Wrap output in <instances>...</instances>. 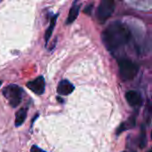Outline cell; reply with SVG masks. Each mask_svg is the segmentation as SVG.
<instances>
[{
    "label": "cell",
    "instance_id": "cell-3",
    "mask_svg": "<svg viewBox=\"0 0 152 152\" xmlns=\"http://www.w3.org/2000/svg\"><path fill=\"white\" fill-rule=\"evenodd\" d=\"M23 90L17 85H9L3 90V95L12 108H16L21 102Z\"/></svg>",
    "mask_w": 152,
    "mask_h": 152
},
{
    "label": "cell",
    "instance_id": "cell-15",
    "mask_svg": "<svg viewBox=\"0 0 152 152\" xmlns=\"http://www.w3.org/2000/svg\"><path fill=\"white\" fill-rule=\"evenodd\" d=\"M2 86V81H0V86Z\"/></svg>",
    "mask_w": 152,
    "mask_h": 152
},
{
    "label": "cell",
    "instance_id": "cell-9",
    "mask_svg": "<svg viewBox=\"0 0 152 152\" xmlns=\"http://www.w3.org/2000/svg\"><path fill=\"white\" fill-rule=\"evenodd\" d=\"M135 124H136V118H135V116H132L130 117L126 122L122 123L120 125V126L118 127V129L117 130V134H121L122 132L126 131V130H128V129H131V128H134L135 126Z\"/></svg>",
    "mask_w": 152,
    "mask_h": 152
},
{
    "label": "cell",
    "instance_id": "cell-13",
    "mask_svg": "<svg viewBox=\"0 0 152 152\" xmlns=\"http://www.w3.org/2000/svg\"><path fill=\"white\" fill-rule=\"evenodd\" d=\"M30 152H46V151H43L42 149L38 148L37 145H34V146H32V147H31V149H30Z\"/></svg>",
    "mask_w": 152,
    "mask_h": 152
},
{
    "label": "cell",
    "instance_id": "cell-6",
    "mask_svg": "<svg viewBox=\"0 0 152 152\" xmlns=\"http://www.w3.org/2000/svg\"><path fill=\"white\" fill-rule=\"evenodd\" d=\"M126 99L129 105L134 108H139L142 104V98L136 91H128L126 94Z\"/></svg>",
    "mask_w": 152,
    "mask_h": 152
},
{
    "label": "cell",
    "instance_id": "cell-10",
    "mask_svg": "<svg viewBox=\"0 0 152 152\" xmlns=\"http://www.w3.org/2000/svg\"><path fill=\"white\" fill-rule=\"evenodd\" d=\"M27 112H28V110L24 108L20 109V110L16 112V115H15V126L16 127L20 126L24 123L27 118Z\"/></svg>",
    "mask_w": 152,
    "mask_h": 152
},
{
    "label": "cell",
    "instance_id": "cell-1",
    "mask_svg": "<svg viewBox=\"0 0 152 152\" xmlns=\"http://www.w3.org/2000/svg\"><path fill=\"white\" fill-rule=\"evenodd\" d=\"M131 38L129 28L119 21L109 25L102 34V39L110 52H114L125 46Z\"/></svg>",
    "mask_w": 152,
    "mask_h": 152
},
{
    "label": "cell",
    "instance_id": "cell-7",
    "mask_svg": "<svg viewBox=\"0 0 152 152\" xmlns=\"http://www.w3.org/2000/svg\"><path fill=\"white\" fill-rule=\"evenodd\" d=\"M74 89H75L74 86L69 80L63 79L58 85L57 93L60 95H69L74 91Z\"/></svg>",
    "mask_w": 152,
    "mask_h": 152
},
{
    "label": "cell",
    "instance_id": "cell-16",
    "mask_svg": "<svg viewBox=\"0 0 152 152\" xmlns=\"http://www.w3.org/2000/svg\"><path fill=\"white\" fill-rule=\"evenodd\" d=\"M2 1H3V0H0V3H1V2H2Z\"/></svg>",
    "mask_w": 152,
    "mask_h": 152
},
{
    "label": "cell",
    "instance_id": "cell-17",
    "mask_svg": "<svg viewBox=\"0 0 152 152\" xmlns=\"http://www.w3.org/2000/svg\"><path fill=\"white\" fill-rule=\"evenodd\" d=\"M123 152H126V151H123Z\"/></svg>",
    "mask_w": 152,
    "mask_h": 152
},
{
    "label": "cell",
    "instance_id": "cell-14",
    "mask_svg": "<svg viewBox=\"0 0 152 152\" xmlns=\"http://www.w3.org/2000/svg\"><path fill=\"white\" fill-rule=\"evenodd\" d=\"M92 8H93V4H91V5H89V6H87L85 10H84V12H88V14H90L91 13V10H92Z\"/></svg>",
    "mask_w": 152,
    "mask_h": 152
},
{
    "label": "cell",
    "instance_id": "cell-5",
    "mask_svg": "<svg viewBox=\"0 0 152 152\" xmlns=\"http://www.w3.org/2000/svg\"><path fill=\"white\" fill-rule=\"evenodd\" d=\"M27 87L29 90H31L34 94H36L37 95H42L45 93V78L42 76L37 77L36 79L28 82L27 83Z\"/></svg>",
    "mask_w": 152,
    "mask_h": 152
},
{
    "label": "cell",
    "instance_id": "cell-2",
    "mask_svg": "<svg viewBox=\"0 0 152 152\" xmlns=\"http://www.w3.org/2000/svg\"><path fill=\"white\" fill-rule=\"evenodd\" d=\"M119 74L124 81H129L135 77L138 73V66L130 60L122 59L118 61Z\"/></svg>",
    "mask_w": 152,
    "mask_h": 152
},
{
    "label": "cell",
    "instance_id": "cell-11",
    "mask_svg": "<svg viewBox=\"0 0 152 152\" xmlns=\"http://www.w3.org/2000/svg\"><path fill=\"white\" fill-rule=\"evenodd\" d=\"M58 15L59 13L55 14L52 19H51V22H50V25L47 28V30L45 31V44L48 43L49 39L51 38L52 35H53V28H54V26H55V23H56V20L58 18Z\"/></svg>",
    "mask_w": 152,
    "mask_h": 152
},
{
    "label": "cell",
    "instance_id": "cell-12",
    "mask_svg": "<svg viewBox=\"0 0 152 152\" xmlns=\"http://www.w3.org/2000/svg\"><path fill=\"white\" fill-rule=\"evenodd\" d=\"M147 145V136H146V130L142 126L141 134L139 136V146L141 149H144Z\"/></svg>",
    "mask_w": 152,
    "mask_h": 152
},
{
    "label": "cell",
    "instance_id": "cell-8",
    "mask_svg": "<svg viewBox=\"0 0 152 152\" xmlns=\"http://www.w3.org/2000/svg\"><path fill=\"white\" fill-rule=\"evenodd\" d=\"M78 0H75V2L73 3L70 10H69V16L67 18V20H66V24H71L72 22H74L76 20V19L77 18L78 16V13H79V10H80V4H77Z\"/></svg>",
    "mask_w": 152,
    "mask_h": 152
},
{
    "label": "cell",
    "instance_id": "cell-4",
    "mask_svg": "<svg viewBox=\"0 0 152 152\" xmlns=\"http://www.w3.org/2000/svg\"><path fill=\"white\" fill-rule=\"evenodd\" d=\"M115 9V0H102L98 11L97 16L100 22H105L113 13Z\"/></svg>",
    "mask_w": 152,
    "mask_h": 152
}]
</instances>
